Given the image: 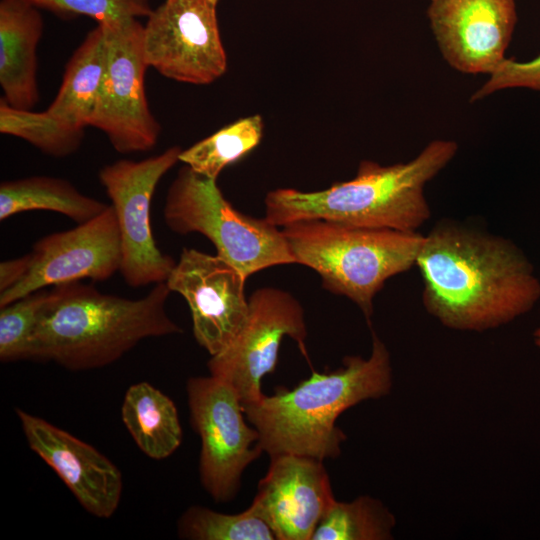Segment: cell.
I'll return each instance as SVG.
<instances>
[{
  "label": "cell",
  "mask_w": 540,
  "mask_h": 540,
  "mask_svg": "<svg viewBox=\"0 0 540 540\" xmlns=\"http://www.w3.org/2000/svg\"><path fill=\"white\" fill-rule=\"evenodd\" d=\"M107 204L82 194L69 181L50 176H30L0 184V220L13 215L47 210L63 214L78 224L101 214Z\"/></svg>",
  "instance_id": "20"
},
{
  "label": "cell",
  "mask_w": 540,
  "mask_h": 540,
  "mask_svg": "<svg viewBox=\"0 0 540 540\" xmlns=\"http://www.w3.org/2000/svg\"><path fill=\"white\" fill-rule=\"evenodd\" d=\"M247 320L233 342L208 361L210 375L230 385L243 405L263 397L262 379L273 372L284 336L304 351L306 325L300 303L274 287L257 289L248 299Z\"/></svg>",
  "instance_id": "11"
},
{
  "label": "cell",
  "mask_w": 540,
  "mask_h": 540,
  "mask_svg": "<svg viewBox=\"0 0 540 540\" xmlns=\"http://www.w3.org/2000/svg\"><path fill=\"white\" fill-rule=\"evenodd\" d=\"M182 149L172 146L140 161L117 160L99 171L118 221L120 273L133 288L166 282L176 262L157 247L150 220L151 200L161 178L179 161Z\"/></svg>",
  "instance_id": "8"
},
{
  "label": "cell",
  "mask_w": 540,
  "mask_h": 540,
  "mask_svg": "<svg viewBox=\"0 0 540 540\" xmlns=\"http://www.w3.org/2000/svg\"><path fill=\"white\" fill-rule=\"evenodd\" d=\"M457 150L455 141L433 140L405 163L380 165L364 160L353 179L324 190H272L265 198V219L277 227L321 219L357 227L417 232L431 215L425 186L446 167Z\"/></svg>",
  "instance_id": "3"
},
{
  "label": "cell",
  "mask_w": 540,
  "mask_h": 540,
  "mask_svg": "<svg viewBox=\"0 0 540 540\" xmlns=\"http://www.w3.org/2000/svg\"><path fill=\"white\" fill-rule=\"evenodd\" d=\"M187 396L192 426L201 439L200 478L210 496L224 502L240 488L245 468L263 452L257 429L244 420L234 389L210 375L191 377Z\"/></svg>",
  "instance_id": "9"
},
{
  "label": "cell",
  "mask_w": 540,
  "mask_h": 540,
  "mask_svg": "<svg viewBox=\"0 0 540 540\" xmlns=\"http://www.w3.org/2000/svg\"><path fill=\"white\" fill-rule=\"evenodd\" d=\"M27 443L51 467L80 505L98 518L117 510L123 478L119 468L92 445L43 418L15 409Z\"/></svg>",
  "instance_id": "16"
},
{
  "label": "cell",
  "mask_w": 540,
  "mask_h": 540,
  "mask_svg": "<svg viewBox=\"0 0 540 540\" xmlns=\"http://www.w3.org/2000/svg\"><path fill=\"white\" fill-rule=\"evenodd\" d=\"M58 14L83 15L97 23L148 17L150 0H26Z\"/></svg>",
  "instance_id": "26"
},
{
  "label": "cell",
  "mask_w": 540,
  "mask_h": 540,
  "mask_svg": "<svg viewBox=\"0 0 540 540\" xmlns=\"http://www.w3.org/2000/svg\"><path fill=\"white\" fill-rule=\"evenodd\" d=\"M144 25L149 67L166 78L208 85L227 69L216 5L208 0H164Z\"/></svg>",
  "instance_id": "10"
},
{
  "label": "cell",
  "mask_w": 540,
  "mask_h": 540,
  "mask_svg": "<svg viewBox=\"0 0 540 540\" xmlns=\"http://www.w3.org/2000/svg\"><path fill=\"white\" fill-rule=\"evenodd\" d=\"M262 136L263 119L260 115L241 118L182 150L179 161L216 180L224 168L253 150Z\"/></svg>",
  "instance_id": "21"
},
{
  "label": "cell",
  "mask_w": 540,
  "mask_h": 540,
  "mask_svg": "<svg viewBox=\"0 0 540 540\" xmlns=\"http://www.w3.org/2000/svg\"><path fill=\"white\" fill-rule=\"evenodd\" d=\"M49 291L40 289L25 295L0 310V360H30L40 312Z\"/></svg>",
  "instance_id": "25"
},
{
  "label": "cell",
  "mask_w": 540,
  "mask_h": 540,
  "mask_svg": "<svg viewBox=\"0 0 540 540\" xmlns=\"http://www.w3.org/2000/svg\"><path fill=\"white\" fill-rule=\"evenodd\" d=\"M534 344L540 349V326L533 332Z\"/></svg>",
  "instance_id": "29"
},
{
  "label": "cell",
  "mask_w": 540,
  "mask_h": 540,
  "mask_svg": "<svg viewBox=\"0 0 540 540\" xmlns=\"http://www.w3.org/2000/svg\"><path fill=\"white\" fill-rule=\"evenodd\" d=\"M171 231L197 232L216 247L217 255L246 279L265 268L295 263L277 226L242 214L225 199L216 180L184 165L171 183L163 209Z\"/></svg>",
  "instance_id": "6"
},
{
  "label": "cell",
  "mask_w": 540,
  "mask_h": 540,
  "mask_svg": "<svg viewBox=\"0 0 540 540\" xmlns=\"http://www.w3.org/2000/svg\"><path fill=\"white\" fill-rule=\"evenodd\" d=\"M208 1L212 2L215 5H217V3L219 2V0H208Z\"/></svg>",
  "instance_id": "30"
},
{
  "label": "cell",
  "mask_w": 540,
  "mask_h": 540,
  "mask_svg": "<svg viewBox=\"0 0 540 540\" xmlns=\"http://www.w3.org/2000/svg\"><path fill=\"white\" fill-rule=\"evenodd\" d=\"M416 265L425 310L453 330L498 328L540 300V279L513 241L461 222L438 221L424 236Z\"/></svg>",
  "instance_id": "1"
},
{
  "label": "cell",
  "mask_w": 540,
  "mask_h": 540,
  "mask_svg": "<svg viewBox=\"0 0 540 540\" xmlns=\"http://www.w3.org/2000/svg\"><path fill=\"white\" fill-rule=\"evenodd\" d=\"M0 132L21 138L41 152L56 158L75 153L84 138V129L74 127L47 110L18 109L0 100Z\"/></svg>",
  "instance_id": "23"
},
{
  "label": "cell",
  "mask_w": 540,
  "mask_h": 540,
  "mask_svg": "<svg viewBox=\"0 0 540 540\" xmlns=\"http://www.w3.org/2000/svg\"><path fill=\"white\" fill-rule=\"evenodd\" d=\"M511 88L540 92V54L528 61L505 58L470 100L479 101L495 92Z\"/></svg>",
  "instance_id": "27"
},
{
  "label": "cell",
  "mask_w": 540,
  "mask_h": 540,
  "mask_svg": "<svg viewBox=\"0 0 540 540\" xmlns=\"http://www.w3.org/2000/svg\"><path fill=\"white\" fill-rule=\"evenodd\" d=\"M105 70V28L97 23L69 59L58 93L47 111L74 127L91 126Z\"/></svg>",
  "instance_id": "18"
},
{
  "label": "cell",
  "mask_w": 540,
  "mask_h": 540,
  "mask_svg": "<svg viewBox=\"0 0 540 540\" xmlns=\"http://www.w3.org/2000/svg\"><path fill=\"white\" fill-rule=\"evenodd\" d=\"M249 506L278 540H311L336 500L323 461L297 454L270 456Z\"/></svg>",
  "instance_id": "15"
},
{
  "label": "cell",
  "mask_w": 540,
  "mask_h": 540,
  "mask_svg": "<svg viewBox=\"0 0 540 540\" xmlns=\"http://www.w3.org/2000/svg\"><path fill=\"white\" fill-rule=\"evenodd\" d=\"M392 368L388 349L372 333V351L365 359L347 356L330 373L313 372L292 390L243 405L244 414L259 433L258 446L269 454H297L319 460L335 458L345 440L336 426L342 412L390 393Z\"/></svg>",
  "instance_id": "4"
},
{
  "label": "cell",
  "mask_w": 540,
  "mask_h": 540,
  "mask_svg": "<svg viewBox=\"0 0 540 540\" xmlns=\"http://www.w3.org/2000/svg\"><path fill=\"white\" fill-rule=\"evenodd\" d=\"M181 538L193 540H274V532L250 507L224 514L202 506L188 508L178 522Z\"/></svg>",
  "instance_id": "24"
},
{
  "label": "cell",
  "mask_w": 540,
  "mask_h": 540,
  "mask_svg": "<svg viewBox=\"0 0 540 540\" xmlns=\"http://www.w3.org/2000/svg\"><path fill=\"white\" fill-rule=\"evenodd\" d=\"M295 263L315 270L323 287L352 300L370 324L373 300L385 282L416 265L424 236L321 219L281 229Z\"/></svg>",
  "instance_id": "5"
},
{
  "label": "cell",
  "mask_w": 540,
  "mask_h": 540,
  "mask_svg": "<svg viewBox=\"0 0 540 540\" xmlns=\"http://www.w3.org/2000/svg\"><path fill=\"white\" fill-rule=\"evenodd\" d=\"M44 29L39 8L26 0H0V86L12 107L39 101L37 47Z\"/></svg>",
  "instance_id": "17"
},
{
  "label": "cell",
  "mask_w": 540,
  "mask_h": 540,
  "mask_svg": "<svg viewBox=\"0 0 540 540\" xmlns=\"http://www.w3.org/2000/svg\"><path fill=\"white\" fill-rule=\"evenodd\" d=\"M106 70L91 126L101 130L122 154L145 152L159 139L161 126L145 94L149 67L144 52V25L137 18L102 23Z\"/></svg>",
  "instance_id": "7"
},
{
  "label": "cell",
  "mask_w": 540,
  "mask_h": 540,
  "mask_svg": "<svg viewBox=\"0 0 540 540\" xmlns=\"http://www.w3.org/2000/svg\"><path fill=\"white\" fill-rule=\"evenodd\" d=\"M395 524L394 515L378 499L335 500L311 540H388L393 538Z\"/></svg>",
  "instance_id": "22"
},
{
  "label": "cell",
  "mask_w": 540,
  "mask_h": 540,
  "mask_svg": "<svg viewBox=\"0 0 540 540\" xmlns=\"http://www.w3.org/2000/svg\"><path fill=\"white\" fill-rule=\"evenodd\" d=\"M170 292L166 282L140 299L102 293L79 281L54 285L40 312L31 359L73 371L101 368L143 339L180 333L166 312Z\"/></svg>",
  "instance_id": "2"
},
{
  "label": "cell",
  "mask_w": 540,
  "mask_h": 540,
  "mask_svg": "<svg viewBox=\"0 0 540 540\" xmlns=\"http://www.w3.org/2000/svg\"><path fill=\"white\" fill-rule=\"evenodd\" d=\"M121 416L134 442L149 458L165 459L182 442L183 432L174 402L148 382L128 388Z\"/></svg>",
  "instance_id": "19"
},
{
  "label": "cell",
  "mask_w": 540,
  "mask_h": 540,
  "mask_svg": "<svg viewBox=\"0 0 540 540\" xmlns=\"http://www.w3.org/2000/svg\"><path fill=\"white\" fill-rule=\"evenodd\" d=\"M246 278L219 255L184 248L166 284L184 297L192 315L193 334L213 356L227 348L244 326L249 302Z\"/></svg>",
  "instance_id": "13"
},
{
  "label": "cell",
  "mask_w": 540,
  "mask_h": 540,
  "mask_svg": "<svg viewBox=\"0 0 540 540\" xmlns=\"http://www.w3.org/2000/svg\"><path fill=\"white\" fill-rule=\"evenodd\" d=\"M30 264L29 253L0 263V293L16 285L27 273Z\"/></svg>",
  "instance_id": "28"
},
{
  "label": "cell",
  "mask_w": 540,
  "mask_h": 540,
  "mask_svg": "<svg viewBox=\"0 0 540 540\" xmlns=\"http://www.w3.org/2000/svg\"><path fill=\"white\" fill-rule=\"evenodd\" d=\"M26 275L0 293V307L34 291L61 283L105 281L120 271L121 237L112 205L93 219L35 243Z\"/></svg>",
  "instance_id": "12"
},
{
  "label": "cell",
  "mask_w": 540,
  "mask_h": 540,
  "mask_svg": "<svg viewBox=\"0 0 540 540\" xmlns=\"http://www.w3.org/2000/svg\"><path fill=\"white\" fill-rule=\"evenodd\" d=\"M427 16L445 61L467 74L495 71L517 21L515 0H429Z\"/></svg>",
  "instance_id": "14"
}]
</instances>
